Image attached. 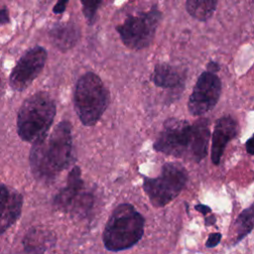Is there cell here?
I'll use <instances>...</instances> for the list:
<instances>
[{"mask_svg": "<svg viewBox=\"0 0 254 254\" xmlns=\"http://www.w3.org/2000/svg\"><path fill=\"white\" fill-rule=\"evenodd\" d=\"M209 136V121L206 118L198 119L193 124L170 118L164 122L154 149L168 156L199 163L207 154Z\"/></svg>", "mask_w": 254, "mask_h": 254, "instance_id": "6da1fadb", "label": "cell"}, {"mask_svg": "<svg viewBox=\"0 0 254 254\" xmlns=\"http://www.w3.org/2000/svg\"><path fill=\"white\" fill-rule=\"evenodd\" d=\"M74 162L71 125L61 121L50 135L34 142L30 152L31 170L36 179L50 183Z\"/></svg>", "mask_w": 254, "mask_h": 254, "instance_id": "7a4b0ae2", "label": "cell"}, {"mask_svg": "<svg viewBox=\"0 0 254 254\" xmlns=\"http://www.w3.org/2000/svg\"><path fill=\"white\" fill-rule=\"evenodd\" d=\"M145 218L130 203L117 205L110 214L102 232V241L108 251L118 252L132 248L144 235Z\"/></svg>", "mask_w": 254, "mask_h": 254, "instance_id": "3957f363", "label": "cell"}, {"mask_svg": "<svg viewBox=\"0 0 254 254\" xmlns=\"http://www.w3.org/2000/svg\"><path fill=\"white\" fill-rule=\"evenodd\" d=\"M57 106L47 92H37L28 97L21 105L17 117V131L25 142H36L47 135L54 118Z\"/></svg>", "mask_w": 254, "mask_h": 254, "instance_id": "277c9868", "label": "cell"}, {"mask_svg": "<svg viewBox=\"0 0 254 254\" xmlns=\"http://www.w3.org/2000/svg\"><path fill=\"white\" fill-rule=\"evenodd\" d=\"M108 102L109 92L96 73L87 71L78 78L73 104L76 115L84 126L95 125L106 110Z\"/></svg>", "mask_w": 254, "mask_h": 254, "instance_id": "5b68a950", "label": "cell"}, {"mask_svg": "<svg viewBox=\"0 0 254 254\" xmlns=\"http://www.w3.org/2000/svg\"><path fill=\"white\" fill-rule=\"evenodd\" d=\"M188 180V171L182 164L169 162L163 165L159 177H144L143 190L155 207H163L181 193Z\"/></svg>", "mask_w": 254, "mask_h": 254, "instance_id": "8992f818", "label": "cell"}, {"mask_svg": "<svg viewBox=\"0 0 254 254\" xmlns=\"http://www.w3.org/2000/svg\"><path fill=\"white\" fill-rule=\"evenodd\" d=\"M161 18L160 10L153 7L146 12L129 15L116 27V31L125 47L131 50H142L152 43Z\"/></svg>", "mask_w": 254, "mask_h": 254, "instance_id": "52a82bcc", "label": "cell"}, {"mask_svg": "<svg viewBox=\"0 0 254 254\" xmlns=\"http://www.w3.org/2000/svg\"><path fill=\"white\" fill-rule=\"evenodd\" d=\"M94 203L92 193L85 191L79 167H73L67 176L66 186L54 197V207L76 217H84Z\"/></svg>", "mask_w": 254, "mask_h": 254, "instance_id": "ba28073f", "label": "cell"}, {"mask_svg": "<svg viewBox=\"0 0 254 254\" xmlns=\"http://www.w3.org/2000/svg\"><path fill=\"white\" fill-rule=\"evenodd\" d=\"M221 94L219 77L207 70L200 73L189 97L188 109L193 116H200L210 111L217 103Z\"/></svg>", "mask_w": 254, "mask_h": 254, "instance_id": "9c48e42d", "label": "cell"}, {"mask_svg": "<svg viewBox=\"0 0 254 254\" xmlns=\"http://www.w3.org/2000/svg\"><path fill=\"white\" fill-rule=\"evenodd\" d=\"M47 61L45 48L37 46L27 51L18 61L10 74L9 82L13 89H26L41 73Z\"/></svg>", "mask_w": 254, "mask_h": 254, "instance_id": "30bf717a", "label": "cell"}, {"mask_svg": "<svg viewBox=\"0 0 254 254\" xmlns=\"http://www.w3.org/2000/svg\"><path fill=\"white\" fill-rule=\"evenodd\" d=\"M237 133L238 124L233 117L223 116L216 121L211 144V161L214 165H219L227 143L236 137Z\"/></svg>", "mask_w": 254, "mask_h": 254, "instance_id": "8fae6325", "label": "cell"}, {"mask_svg": "<svg viewBox=\"0 0 254 254\" xmlns=\"http://www.w3.org/2000/svg\"><path fill=\"white\" fill-rule=\"evenodd\" d=\"M186 71L177 65L160 63L155 65L151 79L158 87L182 91L186 83Z\"/></svg>", "mask_w": 254, "mask_h": 254, "instance_id": "7c38bea8", "label": "cell"}, {"mask_svg": "<svg viewBox=\"0 0 254 254\" xmlns=\"http://www.w3.org/2000/svg\"><path fill=\"white\" fill-rule=\"evenodd\" d=\"M56 234L45 227H32L23 238V247L27 254H44L55 246Z\"/></svg>", "mask_w": 254, "mask_h": 254, "instance_id": "4fadbf2b", "label": "cell"}, {"mask_svg": "<svg viewBox=\"0 0 254 254\" xmlns=\"http://www.w3.org/2000/svg\"><path fill=\"white\" fill-rule=\"evenodd\" d=\"M49 36L56 48L65 52L75 46L79 40L80 31L72 22L57 23L50 30Z\"/></svg>", "mask_w": 254, "mask_h": 254, "instance_id": "5bb4252c", "label": "cell"}, {"mask_svg": "<svg viewBox=\"0 0 254 254\" xmlns=\"http://www.w3.org/2000/svg\"><path fill=\"white\" fill-rule=\"evenodd\" d=\"M22 206V194L16 190H11L6 205L0 214V234L6 231L20 217Z\"/></svg>", "mask_w": 254, "mask_h": 254, "instance_id": "9a60e30c", "label": "cell"}, {"mask_svg": "<svg viewBox=\"0 0 254 254\" xmlns=\"http://www.w3.org/2000/svg\"><path fill=\"white\" fill-rule=\"evenodd\" d=\"M217 1L213 0H188L186 2L187 12L194 19L205 22L216 9Z\"/></svg>", "mask_w": 254, "mask_h": 254, "instance_id": "2e32d148", "label": "cell"}, {"mask_svg": "<svg viewBox=\"0 0 254 254\" xmlns=\"http://www.w3.org/2000/svg\"><path fill=\"white\" fill-rule=\"evenodd\" d=\"M235 240L234 244L242 240L247 236L253 229V205L251 204L248 208L244 209L236 218L235 223Z\"/></svg>", "mask_w": 254, "mask_h": 254, "instance_id": "e0dca14e", "label": "cell"}, {"mask_svg": "<svg viewBox=\"0 0 254 254\" xmlns=\"http://www.w3.org/2000/svg\"><path fill=\"white\" fill-rule=\"evenodd\" d=\"M81 4H82V12L84 14L86 21L89 23V25H92L95 21V16H96L98 7L102 4V2L101 1H81Z\"/></svg>", "mask_w": 254, "mask_h": 254, "instance_id": "ac0fdd59", "label": "cell"}, {"mask_svg": "<svg viewBox=\"0 0 254 254\" xmlns=\"http://www.w3.org/2000/svg\"><path fill=\"white\" fill-rule=\"evenodd\" d=\"M10 190L0 182V214L2 212V210L4 209L6 202L8 200L9 194H10Z\"/></svg>", "mask_w": 254, "mask_h": 254, "instance_id": "d6986e66", "label": "cell"}, {"mask_svg": "<svg viewBox=\"0 0 254 254\" xmlns=\"http://www.w3.org/2000/svg\"><path fill=\"white\" fill-rule=\"evenodd\" d=\"M222 235L219 232H214V233H210L208 235V238L205 242V246L207 248H213L215 246H217L221 240Z\"/></svg>", "mask_w": 254, "mask_h": 254, "instance_id": "ffe728a7", "label": "cell"}, {"mask_svg": "<svg viewBox=\"0 0 254 254\" xmlns=\"http://www.w3.org/2000/svg\"><path fill=\"white\" fill-rule=\"evenodd\" d=\"M9 22H10V17H9L8 8L5 5L0 4V26L5 25Z\"/></svg>", "mask_w": 254, "mask_h": 254, "instance_id": "44dd1931", "label": "cell"}, {"mask_svg": "<svg viewBox=\"0 0 254 254\" xmlns=\"http://www.w3.org/2000/svg\"><path fill=\"white\" fill-rule=\"evenodd\" d=\"M68 3V1H59L55 6H54V9H53V12L56 13V14H61L63 13L64 10H65V7H66V4Z\"/></svg>", "mask_w": 254, "mask_h": 254, "instance_id": "7402d4cb", "label": "cell"}, {"mask_svg": "<svg viewBox=\"0 0 254 254\" xmlns=\"http://www.w3.org/2000/svg\"><path fill=\"white\" fill-rule=\"evenodd\" d=\"M194 208H195L197 211H199L200 213H202L203 215H206V214H208V213L211 212V208H210L209 206H207V205H204V204H196V205L194 206Z\"/></svg>", "mask_w": 254, "mask_h": 254, "instance_id": "603a6c76", "label": "cell"}, {"mask_svg": "<svg viewBox=\"0 0 254 254\" xmlns=\"http://www.w3.org/2000/svg\"><path fill=\"white\" fill-rule=\"evenodd\" d=\"M219 64L215 62H209V64H207V71L209 72H212V73H215L216 71H218L219 69Z\"/></svg>", "mask_w": 254, "mask_h": 254, "instance_id": "cb8c5ba5", "label": "cell"}, {"mask_svg": "<svg viewBox=\"0 0 254 254\" xmlns=\"http://www.w3.org/2000/svg\"><path fill=\"white\" fill-rule=\"evenodd\" d=\"M246 151L249 155H253V143H252V138H249L246 142Z\"/></svg>", "mask_w": 254, "mask_h": 254, "instance_id": "d4e9b609", "label": "cell"}, {"mask_svg": "<svg viewBox=\"0 0 254 254\" xmlns=\"http://www.w3.org/2000/svg\"><path fill=\"white\" fill-rule=\"evenodd\" d=\"M215 223V216L214 215H209L205 217V225L209 226Z\"/></svg>", "mask_w": 254, "mask_h": 254, "instance_id": "484cf974", "label": "cell"}]
</instances>
